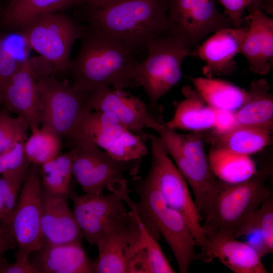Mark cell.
<instances>
[{"label":"cell","instance_id":"d6a6232c","mask_svg":"<svg viewBox=\"0 0 273 273\" xmlns=\"http://www.w3.org/2000/svg\"><path fill=\"white\" fill-rule=\"evenodd\" d=\"M224 9V13L235 28L242 27L245 10H259L267 14L273 13V0H218Z\"/></svg>","mask_w":273,"mask_h":273},{"label":"cell","instance_id":"60d3db41","mask_svg":"<svg viewBox=\"0 0 273 273\" xmlns=\"http://www.w3.org/2000/svg\"><path fill=\"white\" fill-rule=\"evenodd\" d=\"M2 6L0 5V12L2 10Z\"/></svg>","mask_w":273,"mask_h":273},{"label":"cell","instance_id":"4316f807","mask_svg":"<svg viewBox=\"0 0 273 273\" xmlns=\"http://www.w3.org/2000/svg\"><path fill=\"white\" fill-rule=\"evenodd\" d=\"M204 101L216 109L236 111L245 102L247 92L227 81L213 77H190Z\"/></svg>","mask_w":273,"mask_h":273},{"label":"cell","instance_id":"ac0fdd59","mask_svg":"<svg viewBox=\"0 0 273 273\" xmlns=\"http://www.w3.org/2000/svg\"><path fill=\"white\" fill-rule=\"evenodd\" d=\"M69 196L52 193L43 188L41 232L43 245L79 242L83 238L68 205Z\"/></svg>","mask_w":273,"mask_h":273},{"label":"cell","instance_id":"cb8c5ba5","mask_svg":"<svg viewBox=\"0 0 273 273\" xmlns=\"http://www.w3.org/2000/svg\"><path fill=\"white\" fill-rule=\"evenodd\" d=\"M182 92L185 98L177 104L172 117L165 122L166 125L174 130L212 129L215 122V109L208 105L194 87L185 85Z\"/></svg>","mask_w":273,"mask_h":273},{"label":"cell","instance_id":"83f0119b","mask_svg":"<svg viewBox=\"0 0 273 273\" xmlns=\"http://www.w3.org/2000/svg\"><path fill=\"white\" fill-rule=\"evenodd\" d=\"M271 133L256 127L238 126L220 135H211L213 148L227 149L246 155L261 151L272 143Z\"/></svg>","mask_w":273,"mask_h":273},{"label":"cell","instance_id":"ba28073f","mask_svg":"<svg viewBox=\"0 0 273 273\" xmlns=\"http://www.w3.org/2000/svg\"><path fill=\"white\" fill-rule=\"evenodd\" d=\"M151 164L148 175L160 192L167 203L180 213L188 223L202 251L204 258L209 246L188 183L163 149L158 135L151 134Z\"/></svg>","mask_w":273,"mask_h":273},{"label":"cell","instance_id":"9c48e42d","mask_svg":"<svg viewBox=\"0 0 273 273\" xmlns=\"http://www.w3.org/2000/svg\"><path fill=\"white\" fill-rule=\"evenodd\" d=\"M72 175L85 194H100L110 185L136 175L141 159L117 160L87 141L72 144Z\"/></svg>","mask_w":273,"mask_h":273},{"label":"cell","instance_id":"9a60e30c","mask_svg":"<svg viewBox=\"0 0 273 273\" xmlns=\"http://www.w3.org/2000/svg\"><path fill=\"white\" fill-rule=\"evenodd\" d=\"M129 211L125 259L127 273H174L158 240L148 231L135 211Z\"/></svg>","mask_w":273,"mask_h":273},{"label":"cell","instance_id":"3957f363","mask_svg":"<svg viewBox=\"0 0 273 273\" xmlns=\"http://www.w3.org/2000/svg\"><path fill=\"white\" fill-rule=\"evenodd\" d=\"M131 185L138 196L137 202L130 198L129 193H123L121 198L136 212L148 231L159 241L162 237L170 247L180 273L187 272L192 263L199 259L203 260L202 253H198V246L185 218L166 202L158 189L147 175L144 178L132 176Z\"/></svg>","mask_w":273,"mask_h":273},{"label":"cell","instance_id":"7a4b0ae2","mask_svg":"<svg viewBox=\"0 0 273 273\" xmlns=\"http://www.w3.org/2000/svg\"><path fill=\"white\" fill-rule=\"evenodd\" d=\"M80 19L133 51L167 33V0H111L78 7Z\"/></svg>","mask_w":273,"mask_h":273},{"label":"cell","instance_id":"4dcf8cb0","mask_svg":"<svg viewBox=\"0 0 273 273\" xmlns=\"http://www.w3.org/2000/svg\"><path fill=\"white\" fill-rule=\"evenodd\" d=\"M30 165L0 177V222L8 227Z\"/></svg>","mask_w":273,"mask_h":273},{"label":"cell","instance_id":"1f68e13d","mask_svg":"<svg viewBox=\"0 0 273 273\" xmlns=\"http://www.w3.org/2000/svg\"><path fill=\"white\" fill-rule=\"evenodd\" d=\"M29 128L21 116L12 117L6 111H0V154L17 143L25 142Z\"/></svg>","mask_w":273,"mask_h":273},{"label":"cell","instance_id":"836d02e7","mask_svg":"<svg viewBox=\"0 0 273 273\" xmlns=\"http://www.w3.org/2000/svg\"><path fill=\"white\" fill-rule=\"evenodd\" d=\"M260 232L269 254L273 252V199L272 196L265 202L244 228L242 236L251 226Z\"/></svg>","mask_w":273,"mask_h":273},{"label":"cell","instance_id":"f1b7e54d","mask_svg":"<svg viewBox=\"0 0 273 273\" xmlns=\"http://www.w3.org/2000/svg\"><path fill=\"white\" fill-rule=\"evenodd\" d=\"M24 143L25 152L30 164L40 165L54 158L61 149V137L48 126H32Z\"/></svg>","mask_w":273,"mask_h":273},{"label":"cell","instance_id":"44dd1931","mask_svg":"<svg viewBox=\"0 0 273 273\" xmlns=\"http://www.w3.org/2000/svg\"><path fill=\"white\" fill-rule=\"evenodd\" d=\"M31 262L39 273L93 272L90 261L81 241L44 245L35 251Z\"/></svg>","mask_w":273,"mask_h":273},{"label":"cell","instance_id":"52a82bcc","mask_svg":"<svg viewBox=\"0 0 273 273\" xmlns=\"http://www.w3.org/2000/svg\"><path fill=\"white\" fill-rule=\"evenodd\" d=\"M83 27L62 12L40 16L22 26L17 32L51 65L54 75L68 70L73 44L80 38Z\"/></svg>","mask_w":273,"mask_h":273},{"label":"cell","instance_id":"7402d4cb","mask_svg":"<svg viewBox=\"0 0 273 273\" xmlns=\"http://www.w3.org/2000/svg\"><path fill=\"white\" fill-rule=\"evenodd\" d=\"M82 5L81 0H8L0 12V26L16 31L36 18Z\"/></svg>","mask_w":273,"mask_h":273},{"label":"cell","instance_id":"7c38bea8","mask_svg":"<svg viewBox=\"0 0 273 273\" xmlns=\"http://www.w3.org/2000/svg\"><path fill=\"white\" fill-rule=\"evenodd\" d=\"M40 103V123L61 137L70 135L83 107L87 94L79 92L68 81L61 82L53 75L37 78Z\"/></svg>","mask_w":273,"mask_h":273},{"label":"cell","instance_id":"d6986e66","mask_svg":"<svg viewBox=\"0 0 273 273\" xmlns=\"http://www.w3.org/2000/svg\"><path fill=\"white\" fill-rule=\"evenodd\" d=\"M247 29L240 54L246 59L249 70L266 75L273 65V20L259 10L249 12Z\"/></svg>","mask_w":273,"mask_h":273},{"label":"cell","instance_id":"e0dca14e","mask_svg":"<svg viewBox=\"0 0 273 273\" xmlns=\"http://www.w3.org/2000/svg\"><path fill=\"white\" fill-rule=\"evenodd\" d=\"M0 103L7 111L23 117L29 128L39 126L40 99L31 58L18 62L16 71L0 93Z\"/></svg>","mask_w":273,"mask_h":273},{"label":"cell","instance_id":"d590c367","mask_svg":"<svg viewBox=\"0 0 273 273\" xmlns=\"http://www.w3.org/2000/svg\"><path fill=\"white\" fill-rule=\"evenodd\" d=\"M18 62L7 48L5 36L0 32V93L16 71Z\"/></svg>","mask_w":273,"mask_h":273},{"label":"cell","instance_id":"484cf974","mask_svg":"<svg viewBox=\"0 0 273 273\" xmlns=\"http://www.w3.org/2000/svg\"><path fill=\"white\" fill-rule=\"evenodd\" d=\"M208 161L215 176L228 184L245 181L257 171L255 161L249 155L219 148H212Z\"/></svg>","mask_w":273,"mask_h":273},{"label":"cell","instance_id":"d4e9b609","mask_svg":"<svg viewBox=\"0 0 273 273\" xmlns=\"http://www.w3.org/2000/svg\"><path fill=\"white\" fill-rule=\"evenodd\" d=\"M127 220L108 233L97 246L99 255L92 261L93 272L126 273L125 253L128 239Z\"/></svg>","mask_w":273,"mask_h":273},{"label":"cell","instance_id":"f35d334b","mask_svg":"<svg viewBox=\"0 0 273 273\" xmlns=\"http://www.w3.org/2000/svg\"><path fill=\"white\" fill-rule=\"evenodd\" d=\"M16 246L15 240L9 228L0 222V265L7 262L5 253Z\"/></svg>","mask_w":273,"mask_h":273},{"label":"cell","instance_id":"5b68a950","mask_svg":"<svg viewBox=\"0 0 273 273\" xmlns=\"http://www.w3.org/2000/svg\"><path fill=\"white\" fill-rule=\"evenodd\" d=\"M147 56L136 69V79L150 101V111L157 110L159 100L180 80L181 64L191 50L175 36L166 33L147 46Z\"/></svg>","mask_w":273,"mask_h":273},{"label":"cell","instance_id":"8992f818","mask_svg":"<svg viewBox=\"0 0 273 273\" xmlns=\"http://www.w3.org/2000/svg\"><path fill=\"white\" fill-rule=\"evenodd\" d=\"M71 144L92 143L114 158L140 159L147 155V140L126 127L113 115L83 108L68 137Z\"/></svg>","mask_w":273,"mask_h":273},{"label":"cell","instance_id":"ab89813d","mask_svg":"<svg viewBox=\"0 0 273 273\" xmlns=\"http://www.w3.org/2000/svg\"><path fill=\"white\" fill-rule=\"evenodd\" d=\"M110 1L111 0H81V2L82 5H96L105 3Z\"/></svg>","mask_w":273,"mask_h":273},{"label":"cell","instance_id":"5bb4252c","mask_svg":"<svg viewBox=\"0 0 273 273\" xmlns=\"http://www.w3.org/2000/svg\"><path fill=\"white\" fill-rule=\"evenodd\" d=\"M83 107L111 114L133 133L148 139L144 129L153 114L140 98L124 89L107 88L90 92Z\"/></svg>","mask_w":273,"mask_h":273},{"label":"cell","instance_id":"f546056e","mask_svg":"<svg viewBox=\"0 0 273 273\" xmlns=\"http://www.w3.org/2000/svg\"><path fill=\"white\" fill-rule=\"evenodd\" d=\"M72 160L73 153L70 150L40 165V176L43 188L52 193L70 195Z\"/></svg>","mask_w":273,"mask_h":273},{"label":"cell","instance_id":"74e56055","mask_svg":"<svg viewBox=\"0 0 273 273\" xmlns=\"http://www.w3.org/2000/svg\"><path fill=\"white\" fill-rule=\"evenodd\" d=\"M0 273H39L38 270L29 259H16L12 263L6 262L0 265Z\"/></svg>","mask_w":273,"mask_h":273},{"label":"cell","instance_id":"603a6c76","mask_svg":"<svg viewBox=\"0 0 273 273\" xmlns=\"http://www.w3.org/2000/svg\"><path fill=\"white\" fill-rule=\"evenodd\" d=\"M244 103L235 112L238 126L273 130V97L270 85L263 78L252 81ZM237 126V127H238Z\"/></svg>","mask_w":273,"mask_h":273},{"label":"cell","instance_id":"4fadbf2b","mask_svg":"<svg viewBox=\"0 0 273 273\" xmlns=\"http://www.w3.org/2000/svg\"><path fill=\"white\" fill-rule=\"evenodd\" d=\"M73 213L82 234L90 245L96 246L110 232L128 217L124 202L115 193L104 195H70Z\"/></svg>","mask_w":273,"mask_h":273},{"label":"cell","instance_id":"ffe728a7","mask_svg":"<svg viewBox=\"0 0 273 273\" xmlns=\"http://www.w3.org/2000/svg\"><path fill=\"white\" fill-rule=\"evenodd\" d=\"M205 261L214 258L235 273H268L257 251L246 242L231 237L208 240Z\"/></svg>","mask_w":273,"mask_h":273},{"label":"cell","instance_id":"8fae6325","mask_svg":"<svg viewBox=\"0 0 273 273\" xmlns=\"http://www.w3.org/2000/svg\"><path fill=\"white\" fill-rule=\"evenodd\" d=\"M167 33L191 50L207 35L235 27L230 18L218 10L215 0H167Z\"/></svg>","mask_w":273,"mask_h":273},{"label":"cell","instance_id":"30bf717a","mask_svg":"<svg viewBox=\"0 0 273 273\" xmlns=\"http://www.w3.org/2000/svg\"><path fill=\"white\" fill-rule=\"evenodd\" d=\"M42 189L40 165L30 164L8 225L18 247L16 259L28 260L43 245L41 232Z\"/></svg>","mask_w":273,"mask_h":273},{"label":"cell","instance_id":"8d00e7d4","mask_svg":"<svg viewBox=\"0 0 273 273\" xmlns=\"http://www.w3.org/2000/svg\"><path fill=\"white\" fill-rule=\"evenodd\" d=\"M215 110V122L211 135L225 134L238 126L235 111L221 109Z\"/></svg>","mask_w":273,"mask_h":273},{"label":"cell","instance_id":"2e32d148","mask_svg":"<svg viewBox=\"0 0 273 273\" xmlns=\"http://www.w3.org/2000/svg\"><path fill=\"white\" fill-rule=\"evenodd\" d=\"M247 26L221 29L191 50L190 55L199 57L205 63L203 73L213 75H230L237 69L235 58L240 54Z\"/></svg>","mask_w":273,"mask_h":273},{"label":"cell","instance_id":"6da1fadb","mask_svg":"<svg viewBox=\"0 0 273 273\" xmlns=\"http://www.w3.org/2000/svg\"><path fill=\"white\" fill-rule=\"evenodd\" d=\"M83 26L80 48L67 70L73 87L88 94L107 88L139 87L136 76L139 62L133 57L134 51L110 36Z\"/></svg>","mask_w":273,"mask_h":273},{"label":"cell","instance_id":"e575fe53","mask_svg":"<svg viewBox=\"0 0 273 273\" xmlns=\"http://www.w3.org/2000/svg\"><path fill=\"white\" fill-rule=\"evenodd\" d=\"M24 143H17L0 154V175L30 164L25 152Z\"/></svg>","mask_w":273,"mask_h":273},{"label":"cell","instance_id":"277c9868","mask_svg":"<svg viewBox=\"0 0 273 273\" xmlns=\"http://www.w3.org/2000/svg\"><path fill=\"white\" fill-rule=\"evenodd\" d=\"M271 173V166L266 165L249 179L223 187L203 219L202 228L208 240L221 236L239 238L257 210L272 196L268 184Z\"/></svg>","mask_w":273,"mask_h":273}]
</instances>
